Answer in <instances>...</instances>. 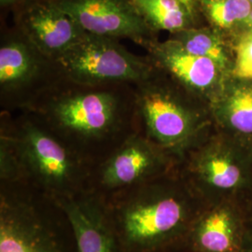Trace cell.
I'll list each match as a JSON object with an SVG mask.
<instances>
[{"mask_svg":"<svg viewBox=\"0 0 252 252\" xmlns=\"http://www.w3.org/2000/svg\"><path fill=\"white\" fill-rule=\"evenodd\" d=\"M123 252H180L206 204L178 167L104 200Z\"/></svg>","mask_w":252,"mask_h":252,"instance_id":"1","label":"cell"},{"mask_svg":"<svg viewBox=\"0 0 252 252\" xmlns=\"http://www.w3.org/2000/svg\"><path fill=\"white\" fill-rule=\"evenodd\" d=\"M135 102L149 139L180 164L214 129L209 104L155 67L136 83Z\"/></svg>","mask_w":252,"mask_h":252,"instance_id":"2","label":"cell"},{"mask_svg":"<svg viewBox=\"0 0 252 252\" xmlns=\"http://www.w3.org/2000/svg\"><path fill=\"white\" fill-rule=\"evenodd\" d=\"M0 252H76L56 201L24 182H0Z\"/></svg>","mask_w":252,"mask_h":252,"instance_id":"3","label":"cell"},{"mask_svg":"<svg viewBox=\"0 0 252 252\" xmlns=\"http://www.w3.org/2000/svg\"><path fill=\"white\" fill-rule=\"evenodd\" d=\"M5 130L18 162L20 182L54 200L87 190L93 164L47 125L26 121Z\"/></svg>","mask_w":252,"mask_h":252,"instance_id":"4","label":"cell"},{"mask_svg":"<svg viewBox=\"0 0 252 252\" xmlns=\"http://www.w3.org/2000/svg\"><path fill=\"white\" fill-rule=\"evenodd\" d=\"M206 205L252 204V140L215 128L178 165Z\"/></svg>","mask_w":252,"mask_h":252,"instance_id":"5","label":"cell"},{"mask_svg":"<svg viewBox=\"0 0 252 252\" xmlns=\"http://www.w3.org/2000/svg\"><path fill=\"white\" fill-rule=\"evenodd\" d=\"M49 114L47 126L93 166L132 134L123 130L120 102L110 92L63 94L51 103Z\"/></svg>","mask_w":252,"mask_h":252,"instance_id":"6","label":"cell"},{"mask_svg":"<svg viewBox=\"0 0 252 252\" xmlns=\"http://www.w3.org/2000/svg\"><path fill=\"white\" fill-rule=\"evenodd\" d=\"M172 156L140 132H134L91 172L88 189L104 200L176 169Z\"/></svg>","mask_w":252,"mask_h":252,"instance_id":"7","label":"cell"},{"mask_svg":"<svg viewBox=\"0 0 252 252\" xmlns=\"http://www.w3.org/2000/svg\"><path fill=\"white\" fill-rule=\"evenodd\" d=\"M54 62L70 81L84 86L148 79L155 66L128 52L116 38L85 33L81 40Z\"/></svg>","mask_w":252,"mask_h":252,"instance_id":"8","label":"cell"},{"mask_svg":"<svg viewBox=\"0 0 252 252\" xmlns=\"http://www.w3.org/2000/svg\"><path fill=\"white\" fill-rule=\"evenodd\" d=\"M80 27L97 36L127 37L145 45L153 31L132 0H54Z\"/></svg>","mask_w":252,"mask_h":252,"instance_id":"9","label":"cell"},{"mask_svg":"<svg viewBox=\"0 0 252 252\" xmlns=\"http://www.w3.org/2000/svg\"><path fill=\"white\" fill-rule=\"evenodd\" d=\"M145 46L155 67L208 104L216 96L228 76L213 61L190 54L170 37L162 42L152 39Z\"/></svg>","mask_w":252,"mask_h":252,"instance_id":"10","label":"cell"},{"mask_svg":"<svg viewBox=\"0 0 252 252\" xmlns=\"http://www.w3.org/2000/svg\"><path fill=\"white\" fill-rule=\"evenodd\" d=\"M250 206L233 201L206 205L180 252H240Z\"/></svg>","mask_w":252,"mask_h":252,"instance_id":"11","label":"cell"},{"mask_svg":"<svg viewBox=\"0 0 252 252\" xmlns=\"http://www.w3.org/2000/svg\"><path fill=\"white\" fill-rule=\"evenodd\" d=\"M21 31L36 49L57 60L81 40L86 31L54 0L32 1L21 15Z\"/></svg>","mask_w":252,"mask_h":252,"instance_id":"12","label":"cell"},{"mask_svg":"<svg viewBox=\"0 0 252 252\" xmlns=\"http://www.w3.org/2000/svg\"><path fill=\"white\" fill-rule=\"evenodd\" d=\"M55 201L72 228L76 252H123L104 199L84 190Z\"/></svg>","mask_w":252,"mask_h":252,"instance_id":"13","label":"cell"},{"mask_svg":"<svg viewBox=\"0 0 252 252\" xmlns=\"http://www.w3.org/2000/svg\"><path fill=\"white\" fill-rule=\"evenodd\" d=\"M209 108L215 128L252 140V80L227 76Z\"/></svg>","mask_w":252,"mask_h":252,"instance_id":"14","label":"cell"},{"mask_svg":"<svg viewBox=\"0 0 252 252\" xmlns=\"http://www.w3.org/2000/svg\"><path fill=\"white\" fill-rule=\"evenodd\" d=\"M45 58L23 33L5 38L0 47L2 92L22 90L34 82L41 72Z\"/></svg>","mask_w":252,"mask_h":252,"instance_id":"15","label":"cell"},{"mask_svg":"<svg viewBox=\"0 0 252 252\" xmlns=\"http://www.w3.org/2000/svg\"><path fill=\"white\" fill-rule=\"evenodd\" d=\"M170 38L190 54L213 61L226 75H231L234 66L233 46L220 31L211 27H189L173 33Z\"/></svg>","mask_w":252,"mask_h":252,"instance_id":"16","label":"cell"},{"mask_svg":"<svg viewBox=\"0 0 252 252\" xmlns=\"http://www.w3.org/2000/svg\"><path fill=\"white\" fill-rule=\"evenodd\" d=\"M152 31L176 33L196 27L197 20L180 0H132Z\"/></svg>","mask_w":252,"mask_h":252,"instance_id":"17","label":"cell"},{"mask_svg":"<svg viewBox=\"0 0 252 252\" xmlns=\"http://www.w3.org/2000/svg\"><path fill=\"white\" fill-rule=\"evenodd\" d=\"M200 13L209 27L223 33L232 34L252 12V5L248 0H199Z\"/></svg>","mask_w":252,"mask_h":252,"instance_id":"18","label":"cell"},{"mask_svg":"<svg viewBox=\"0 0 252 252\" xmlns=\"http://www.w3.org/2000/svg\"><path fill=\"white\" fill-rule=\"evenodd\" d=\"M234 51V66L231 76L252 80V34H242L229 38Z\"/></svg>","mask_w":252,"mask_h":252,"instance_id":"19","label":"cell"},{"mask_svg":"<svg viewBox=\"0 0 252 252\" xmlns=\"http://www.w3.org/2000/svg\"><path fill=\"white\" fill-rule=\"evenodd\" d=\"M240 252H252V204L248 209L246 232Z\"/></svg>","mask_w":252,"mask_h":252,"instance_id":"20","label":"cell"},{"mask_svg":"<svg viewBox=\"0 0 252 252\" xmlns=\"http://www.w3.org/2000/svg\"><path fill=\"white\" fill-rule=\"evenodd\" d=\"M242 34H252V10L250 15L248 16V18L246 19L243 23L227 37L231 38L233 36L242 35Z\"/></svg>","mask_w":252,"mask_h":252,"instance_id":"21","label":"cell"},{"mask_svg":"<svg viewBox=\"0 0 252 252\" xmlns=\"http://www.w3.org/2000/svg\"><path fill=\"white\" fill-rule=\"evenodd\" d=\"M180 1H181L183 4H185L187 6V8L190 10L192 15L197 20L199 14H201L200 13V2H199V0H180Z\"/></svg>","mask_w":252,"mask_h":252,"instance_id":"22","label":"cell"},{"mask_svg":"<svg viewBox=\"0 0 252 252\" xmlns=\"http://www.w3.org/2000/svg\"><path fill=\"white\" fill-rule=\"evenodd\" d=\"M32 1H34V0H0V5L4 8L18 7V6L26 7Z\"/></svg>","mask_w":252,"mask_h":252,"instance_id":"23","label":"cell"},{"mask_svg":"<svg viewBox=\"0 0 252 252\" xmlns=\"http://www.w3.org/2000/svg\"><path fill=\"white\" fill-rule=\"evenodd\" d=\"M248 1H249V2H250V3L252 5V0H248Z\"/></svg>","mask_w":252,"mask_h":252,"instance_id":"24","label":"cell"}]
</instances>
